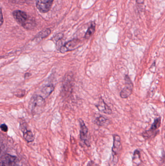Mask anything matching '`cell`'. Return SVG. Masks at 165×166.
<instances>
[{
  "label": "cell",
  "instance_id": "3",
  "mask_svg": "<svg viewBox=\"0 0 165 166\" xmlns=\"http://www.w3.org/2000/svg\"><path fill=\"white\" fill-rule=\"evenodd\" d=\"M113 137V143L112 148V154L114 162L116 163L118 161V156L120 154L122 151V146L120 141V138L119 136L117 134H114Z\"/></svg>",
  "mask_w": 165,
  "mask_h": 166
},
{
  "label": "cell",
  "instance_id": "7",
  "mask_svg": "<svg viewBox=\"0 0 165 166\" xmlns=\"http://www.w3.org/2000/svg\"><path fill=\"white\" fill-rule=\"evenodd\" d=\"M54 0H36V6L41 13L49 12L53 5Z\"/></svg>",
  "mask_w": 165,
  "mask_h": 166
},
{
  "label": "cell",
  "instance_id": "9",
  "mask_svg": "<svg viewBox=\"0 0 165 166\" xmlns=\"http://www.w3.org/2000/svg\"><path fill=\"white\" fill-rule=\"evenodd\" d=\"M80 124V138L81 141L86 145L87 146H90L89 142L88 140V129L82 120H79Z\"/></svg>",
  "mask_w": 165,
  "mask_h": 166
},
{
  "label": "cell",
  "instance_id": "11",
  "mask_svg": "<svg viewBox=\"0 0 165 166\" xmlns=\"http://www.w3.org/2000/svg\"><path fill=\"white\" fill-rule=\"evenodd\" d=\"M63 87L65 91H69L72 87V79L71 76L69 75L66 76L64 79L63 83Z\"/></svg>",
  "mask_w": 165,
  "mask_h": 166
},
{
  "label": "cell",
  "instance_id": "16",
  "mask_svg": "<svg viewBox=\"0 0 165 166\" xmlns=\"http://www.w3.org/2000/svg\"><path fill=\"white\" fill-rule=\"evenodd\" d=\"M50 30L49 29H47L45 30L42 31L41 32L38 33L36 37V38H44L47 36H49V35L50 34Z\"/></svg>",
  "mask_w": 165,
  "mask_h": 166
},
{
  "label": "cell",
  "instance_id": "18",
  "mask_svg": "<svg viewBox=\"0 0 165 166\" xmlns=\"http://www.w3.org/2000/svg\"><path fill=\"white\" fill-rule=\"evenodd\" d=\"M140 161V152L138 150L135 151L133 154V161L135 163L138 164V161Z\"/></svg>",
  "mask_w": 165,
  "mask_h": 166
},
{
  "label": "cell",
  "instance_id": "20",
  "mask_svg": "<svg viewBox=\"0 0 165 166\" xmlns=\"http://www.w3.org/2000/svg\"><path fill=\"white\" fill-rule=\"evenodd\" d=\"M0 127H1V130L2 131L4 132H7V131H8V127H7V126L6 124L3 123V124H1V126Z\"/></svg>",
  "mask_w": 165,
  "mask_h": 166
},
{
  "label": "cell",
  "instance_id": "5",
  "mask_svg": "<svg viewBox=\"0 0 165 166\" xmlns=\"http://www.w3.org/2000/svg\"><path fill=\"white\" fill-rule=\"evenodd\" d=\"M80 41L77 39L71 40L66 42L63 46L60 48L61 53H65L69 51H72L77 49L80 46Z\"/></svg>",
  "mask_w": 165,
  "mask_h": 166
},
{
  "label": "cell",
  "instance_id": "17",
  "mask_svg": "<svg viewBox=\"0 0 165 166\" xmlns=\"http://www.w3.org/2000/svg\"><path fill=\"white\" fill-rule=\"evenodd\" d=\"M161 123V120L160 118H158L156 119L154 121V123L152 124L150 129L156 131L157 129L160 127Z\"/></svg>",
  "mask_w": 165,
  "mask_h": 166
},
{
  "label": "cell",
  "instance_id": "10",
  "mask_svg": "<svg viewBox=\"0 0 165 166\" xmlns=\"http://www.w3.org/2000/svg\"><path fill=\"white\" fill-rule=\"evenodd\" d=\"M98 110L103 113L110 115L112 113V110L110 107L106 104L103 99L100 98L98 104L96 106Z\"/></svg>",
  "mask_w": 165,
  "mask_h": 166
},
{
  "label": "cell",
  "instance_id": "13",
  "mask_svg": "<svg viewBox=\"0 0 165 166\" xmlns=\"http://www.w3.org/2000/svg\"><path fill=\"white\" fill-rule=\"evenodd\" d=\"M158 132V130L154 131L150 129L149 130L143 132L142 134V136L145 140H148L149 138L156 137Z\"/></svg>",
  "mask_w": 165,
  "mask_h": 166
},
{
  "label": "cell",
  "instance_id": "21",
  "mask_svg": "<svg viewBox=\"0 0 165 166\" xmlns=\"http://www.w3.org/2000/svg\"><path fill=\"white\" fill-rule=\"evenodd\" d=\"M63 35L62 34H59L57 35V36H55L54 38V40H56V41H59V40L62 39L63 38Z\"/></svg>",
  "mask_w": 165,
  "mask_h": 166
},
{
  "label": "cell",
  "instance_id": "1",
  "mask_svg": "<svg viewBox=\"0 0 165 166\" xmlns=\"http://www.w3.org/2000/svg\"><path fill=\"white\" fill-rule=\"evenodd\" d=\"M14 18L17 22L27 30L34 29L36 26L34 18L29 16L26 13L21 10H16L13 13Z\"/></svg>",
  "mask_w": 165,
  "mask_h": 166
},
{
  "label": "cell",
  "instance_id": "12",
  "mask_svg": "<svg viewBox=\"0 0 165 166\" xmlns=\"http://www.w3.org/2000/svg\"><path fill=\"white\" fill-rule=\"evenodd\" d=\"M94 123L99 126H104L109 124L110 121L103 116H100L96 119Z\"/></svg>",
  "mask_w": 165,
  "mask_h": 166
},
{
  "label": "cell",
  "instance_id": "4",
  "mask_svg": "<svg viewBox=\"0 0 165 166\" xmlns=\"http://www.w3.org/2000/svg\"><path fill=\"white\" fill-rule=\"evenodd\" d=\"M126 86L120 92V97L123 99H126L132 94L133 90V84L128 75L125 76Z\"/></svg>",
  "mask_w": 165,
  "mask_h": 166
},
{
  "label": "cell",
  "instance_id": "23",
  "mask_svg": "<svg viewBox=\"0 0 165 166\" xmlns=\"http://www.w3.org/2000/svg\"><path fill=\"white\" fill-rule=\"evenodd\" d=\"M137 3L140 4H142L144 1V0H136Z\"/></svg>",
  "mask_w": 165,
  "mask_h": 166
},
{
  "label": "cell",
  "instance_id": "24",
  "mask_svg": "<svg viewBox=\"0 0 165 166\" xmlns=\"http://www.w3.org/2000/svg\"><path fill=\"white\" fill-rule=\"evenodd\" d=\"M2 11L1 10V25L3 24V14H2Z\"/></svg>",
  "mask_w": 165,
  "mask_h": 166
},
{
  "label": "cell",
  "instance_id": "14",
  "mask_svg": "<svg viewBox=\"0 0 165 166\" xmlns=\"http://www.w3.org/2000/svg\"><path fill=\"white\" fill-rule=\"evenodd\" d=\"M54 90V87L53 84H49L47 86H45L42 90V93L45 95V97L49 96L50 95L52 92Z\"/></svg>",
  "mask_w": 165,
  "mask_h": 166
},
{
  "label": "cell",
  "instance_id": "19",
  "mask_svg": "<svg viewBox=\"0 0 165 166\" xmlns=\"http://www.w3.org/2000/svg\"><path fill=\"white\" fill-rule=\"evenodd\" d=\"M25 94V91L24 90H20L18 91H17L15 93V96L18 98H23V97L24 96Z\"/></svg>",
  "mask_w": 165,
  "mask_h": 166
},
{
  "label": "cell",
  "instance_id": "22",
  "mask_svg": "<svg viewBox=\"0 0 165 166\" xmlns=\"http://www.w3.org/2000/svg\"><path fill=\"white\" fill-rule=\"evenodd\" d=\"M31 76V74L30 73H26L24 75V78L26 79V78H28L29 77Z\"/></svg>",
  "mask_w": 165,
  "mask_h": 166
},
{
  "label": "cell",
  "instance_id": "8",
  "mask_svg": "<svg viewBox=\"0 0 165 166\" xmlns=\"http://www.w3.org/2000/svg\"><path fill=\"white\" fill-rule=\"evenodd\" d=\"M18 158L9 154H3L1 157V166H16Z\"/></svg>",
  "mask_w": 165,
  "mask_h": 166
},
{
  "label": "cell",
  "instance_id": "2",
  "mask_svg": "<svg viewBox=\"0 0 165 166\" xmlns=\"http://www.w3.org/2000/svg\"><path fill=\"white\" fill-rule=\"evenodd\" d=\"M46 102L45 99L40 95L33 96L29 103V108L33 115L41 113L45 108Z\"/></svg>",
  "mask_w": 165,
  "mask_h": 166
},
{
  "label": "cell",
  "instance_id": "6",
  "mask_svg": "<svg viewBox=\"0 0 165 166\" xmlns=\"http://www.w3.org/2000/svg\"><path fill=\"white\" fill-rule=\"evenodd\" d=\"M20 129L23 133V136L28 142H31L34 140V137L31 131L28 130L27 125L24 120L20 121Z\"/></svg>",
  "mask_w": 165,
  "mask_h": 166
},
{
  "label": "cell",
  "instance_id": "15",
  "mask_svg": "<svg viewBox=\"0 0 165 166\" xmlns=\"http://www.w3.org/2000/svg\"><path fill=\"white\" fill-rule=\"evenodd\" d=\"M95 28H96L95 24L94 23H93L87 31L86 33L85 34V36H84L85 38L89 39L91 37V36L93 34L94 31H95Z\"/></svg>",
  "mask_w": 165,
  "mask_h": 166
}]
</instances>
